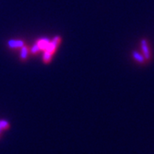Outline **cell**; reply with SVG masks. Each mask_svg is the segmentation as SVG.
Segmentation results:
<instances>
[{
  "label": "cell",
  "instance_id": "3957f363",
  "mask_svg": "<svg viewBox=\"0 0 154 154\" xmlns=\"http://www.w3.org/2000/svg\"><path fill=\"white\" fill-rule=\"evenodd\" d=\"M24 42L22 40H16V39H11L9 40L8 42V45L10 48L12 49H17V48H22L24 45Z\"/></svg>",
  "mask_w": 154,
  "mask_h": 154
},
{
  "label": "cell",
  "instance_id": "ba28073f",
  "mask_svg": "<svg viewBox=\"0 0 154 154\" xmlns=\"http://www.w3.org/2000/svg\"><path fill=\"white\" fill-rule=\"evenodd\" d=\"M51 58H52V54H51L50 52L45 51L44 55H43V61H44L45 63H50L51 60Z\"/></svg>",
  "mask_w": 154,
  "mask_h": 154
},
{
  "label": "cell",
  "instance_id": "8992f818",
  "mask_svg": "<svg viewBox=\"0 0 154 154\" xmlns=\"http://www.w3.org/2000/svg\"><path fill=\"white\" fill-rule=\"evenodd\" d=\"M0 128L4 130V131H7L11 128V124L10 122L6 120H4V119H1L0 120Z\"/></svg>",
  "mask_w": 154,
  "mask_h": 154
},
{
  "label": "cell",
  "instance_id": "5b68a950",
  "mask_svg": "<svg viewBox=\"0 0 154 154\" xmlns=\"http://www.w3.org/2000/svg\"><path fill=\"white\" fill-rule=\"evenodd\" d=\"M21 60L26 61L28 57V53L30 52V48L28 47V45H23L21 48Z\"/></svg>",
  "mask_w": 154,
  "mask_h": 154
},
{
  "label": "cell",
  "instance_id": "52a82bcc",
  "mask_svg": "<svg viewBox=\"0 0 154 154\" xmlns=\"http://www.w3.org/2000/svg\"><path fill=\"white\" fill-rule=\"evenodd\" d=\"M57 46L58 45H57L56 44H54L53 42H51H51H50L49 45L47 46V48L45 50V51H48V52H50L51 54H54V52L56 51V50H57Z\"/></svg>",
  "mask_w": 154,
  "mask_h": 154
},
{
  "label": "cell",
  "instance_id": "277c9868",
  "mask_svg": "<svg viewBox=\"0 0 154 154\" xmlns=\"http://www.w3.org/2000/svg\"><path fill=\"white\" fill-rule=\"evenodd\" d=\"M50 42H51V40H50L49 38H40V39H38L36 43L38 44L39 50H44L45 51L47 48V46L49 45Z\"/></svg>",
  "mask_w": 154,
  "mask_h": 154
},
{
  "label": "cell",
  "instance_id": "6da1fadb",
  "mask_svg": "<svg viewBox=\"0 0 154 154\" xmlns=\"http://www.w3.org/2000/svg\"><path fill=\"white\" fill-rule=\"evenodd\" d=\"M140 47H141V51H142V54H143L144 57L146 58V62L151 60L152 57V53H151V49H150V45H149L148 40L146 38H142L140 41Z\"/></svg>",
  "mask_w": 154,
  "mask_h": 154
},
{
  "label": "cell",
  "instance_id": "7a4b0ae2",
  "mask_svg": "<svg viewBox=\"0 0 154 154\" xmlns=\"http://www.w3.org/2000/svg\"><path fill=\"white\" fill-rule=\"evenodd\" d=\"M132 56H133V58L134 59V61H136L138 63H140V64H143L145 63L146 60V58L144 57V56L142 53H140V52H138L136 51H134L132 52Z\"/></svg>",
  "mask_w": 154,
  "mask_h": 154
},
{
  "label": "cell",
  "instance_id": "9c48e42d",
  "mask_svg": "<svg viewBox=\"0 0 154 154\" xmlns=\"http://www.w3.org/2000/svg\"><path fill=\"white\" fill-rule=\"evenodd\" d=\"M38 51H39V47H38V44H37V43H35V44L33 45V46H32V48L30 49V52H31L32 54H36Z\"/></svg>",
  "mask_w": 154,
  "mask_h": 154
}]
</instances>
